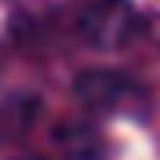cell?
<instances>
[{"instance_id": "3957f363", "label": "cell", "mask_w": 160, "mask_h": 160, "mask_svg": "<svg viewBox=\"0 0 160 160\" xmlns=\"http://www.w3.org/2000/svg\"><path fill=\"white\" fill-rule=\"evenodd\" d=\"M55 142L66 160H109V146L91 124H62Z\"/></svg>"}, {"instance_id": "7a4b0ae2", "label": "cell", "mask_w": 160, "mask_h": 160, "mask_svg": "<svg viewBox=\"0 0 160 160\" xmlns=\"http://www.w3.org/2000/svg\"><path fill=\"white\" fill-rule=\"evenodd\" d=\"M77 98L91 113H113V117L146 113V88H138L124 73H84L77 80Z\"/></svg>"}, {"instance_id": "277c9868", "label": "cell", "mask_w": 160, "mask_h": 160, "mask_svg": "<svg viewBox=\"0 0 160 160\" xmlns=\"http://www.w3.org/2000/svg\"><path fill=\"white\" fill-rule=\"evenodd\" d=\"M149 33H153V40H157V44H160V18L153 22V29H149Z\"/></svg>"}, {"instance_id": "6da1fadb", "label": "cell", "mask_w": 160, "mask_h": 160, "mask_svg": "<svg viewBox=\"0 0 160 160\" xmlns=\"http://www.w3.org/2000/svg\"><path fill=\"white\" fill-rule=\"evenodd\" d=\"M77 29L91 48L120 51L142 33V22L128 0H88L77 15Z\"/></svg>"}]
</instances>
